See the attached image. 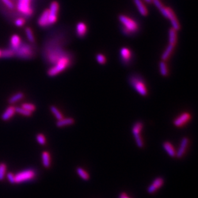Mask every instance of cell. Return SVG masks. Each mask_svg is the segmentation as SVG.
<instances>
[{
    "label": "cell",
    "instance_id": "6da1fadb",
    "mask_svg": "<svg viewBox=\"0 0 198 198\" xmlns=\"http://www.w3.org/2000/svg\"><path fill=\"white\" fill-rule=\"evenodd\" d=\"M66 41L65 34L64 33H58L51 39L46 50V59L50 64L54 65L62 56L69 52L64 49Z\"/></svg>",
    "mask_w": 198,
    "mask_h": 198
},
{
    "label": "cell",
    "instance_id": "7a4b0ae2",
    "mask_svg": "<svg viewBox=\"0 0 198 198\" xmlns=\"http://www.w3.org/2000/svg\"><path fill=\"white\" fill-rule=\"evenodd\" d=\"M73 62H74V55L70 52L65 55L51 67L48 71V75L49 76L53 77L58 75L62 72H63L65 69L72 65Z\"/></svg>",
    "mask_w": 198,
    "mask_h": 198
},
{
    "label": "cell",
    "instance_id": "3957f363",
    "mask_svg": "<svg viewBox=\"0 0 198 198\" xmlns=\"http://www.w3.org/2000/svg\"><path fill=\"white\" fill-rule=\"evenodd\" d=\"M119 19L122 24L121 30L125 35H132L139 31L138 22L127 15L121 14L119 16Z\"/></svg>",
    "mask_w": 198,
    "mask_h": 198
},
{
    "label": "cell",
    "instance_id": "277c9868",
    "mask_svg": "<svg viewBox=\"0 0 198 198\" xmlns=\"http://www.w3.org/2000/svg\"><path fill=\"white\" fill-rule=\"evenodd\" d=\"M128 82L131 87L140 95L146 96L148 94L147 85L144 78L137 73H134L128 78Z\"/></svg>",
    "mask_w": 198,
    "mask_h": 198
},
{
    "label": "cell",
    "instance_id": "5b68a950",
    "mask_svg": "<svg viewBox=\"0 0 198 198\" xmlns=\"http://www.w3.org/2000/svg\"><path fill=\"white\" fill-rule=\"evenodd\" d=\"M14 52L18 57L24 59H30L34 55V50L32 46L26 43H21L20 46Z\"/></svg>",
    "mask_w": 198,
    "mask_h": 198
},
{
    "label": "cell",
    "instance_id": "8992f818",
    "mask_svg": "<svg viewBox=\"0 0 198 198\" xmlns=\"http://www.w3.org/2000/svg\"><path fill=\"white\" fill-rule=\"evenodd\" d=\"M36 176V171L34 169H29L20 171L15 174V183H21L28 181H30Z\"/></svg>",
    "mask_w": 198,
    "mask_h": 198
},
{
    "label": "cell",
    "instance_id": "52a82bcc",
    "mask_svg": "<svg viewBox=\"0 0 198 198\" xmlns=\"http://www.w3.org/2000/svg\"><path fill=\"white\" fill-rule=\"evenodd\" d=\"M17 9L21 14L28 17V18L31 17L33 13L31 0H18L17 1Z\"/></svg>",
    "mask_w": 198,
    "mask_h": 198
},
{
    "label": "cell",
    "instance_id": "ba28073f",
    "mask_svg": "<svg viewBox=\"0 0 198 198\" xmlns=\"http://www.w3.org/2000/svg\"><path fill=\"white\" fill-rule=\"evenodd\" d=\"M143 126L144 124L142 121H137L133 124L132 128V133L135 141H136V144L139 148H143L144 146L143 140L140 135V132L143 130Z\"/></svg>",
    "mask_w": 198,
    "mask_h": 198
},
{
    "label": "cell",
    "instance_id": "9c48e42d",
    "mask_svg": "<svg viewBox=\"0 0 198 198\" xmlns=\"http://www.w3.org/2000/svg\"><path fill=\"white\" fill-rule=\"evenodd\" d=\"M120 58L121 63L126 65H129L133 60L132 51L127 47H123L120 50Z\"/></svg>",
    "mask_w": 198,
    "mask_h": 198
},
{
    "label": "cell",
    "instance_id": "30bf717a",
    "mask_svg": "<svg viewBox=\"0 0 198 198\" xmlns=\"http://www.w3.org/2000/svg\"><path fill=\"white\" fill-rule=\"evenodd\" d=\"M59 10V4L57 2H53L50 5L49 9V26L55 23L57 20V15Z\"/></svg>",
    "mask_w": 198,
    "mask_h": 198
},
{
    "label": "cell",
    "instance_id": "8fae6325",
    "mask_svg": "<svg viewBox=\"0 0 198 198\" xmlns=\"http://www.w3.org/2000/svg\"><path fill=\"white\" fill-rule=\"evenodd\" d=\"M164 183V179L163 177H157L156 178L151 185L147 189V192L149 194H153L157 190L159 189L161 186H163Z\"/></svg>",
    "mask_w": 198,
    "mask_h": 198
},
{
    "label": "cell",
    "instance_id": "7c38bea8",
    "mask_svg": "<svg viewBox=\"0 0 198 198\" xmlns=\"http://www.w3.org/2000/svg\"><path fill=\"white\" fill-rule=\"evenodd\" d=\"M190 117L191 116L189 112H184L174 120V125L176 127H182L184 126L188 121H189Z\"/></svg>",
    "mask_w": 198,
    "mask_h": 198
},
{
    "label": "cell",
    "instance_id": "4fadbf2b",
    "mask_svg": "<svg viewBox=\"0 0 198 198\" xmlns=\"http://www.w3.org/2000/svg\"><path fill=\"white\" fill-rule=\"evenodd\" d=\"M168 8V16H167V18L170 20L172 26H173V28L175 30H179L180 28V25L179 23V21L176 18V15H175V13L174 12L173 10L170 8V7H167Z\"/></svg>",
    "mask_w": 198,
    "mask_h": 198
},
{
    "label": "cell",
    "instance_id": "5bb4252c",
    "mask_svg": "<svg viewBox=\"0 0 198 198\" xmlns=\"http://www.w3.org/2000/svg\"><path fill=\"white\" fill-rule=\"evenodd\" d=\"M15 106L13 105H10L3 112V114L1 116L2 120L3 121H7L12 118L14 114H15Z\"/></svg>",
    "mask_w": 198,
    "mask_h": 198
},
{
    "label": "cell",
    "instance_id": "9a60e30c",
    "mask_svg": "<svg viewBox=\"0 0 198 198\" xmlns=\"http://www.w3.org/2000/svg\"><path fill=\"white\" fill-rule=\"evenodd\" d=\"M189 143V140L187 137H183L182 139V141H181L180 148L176 154V156L178 158H181L183 157V156L185 153V151L186 150V148H187Z\"/></svg>",
    "mask_w": 198,
    "mask_h": 198
},
{
    "label": "cell",
    "instance_id": "2e32d148",
    "mask_svg": "<svg viewBox=\"0 0 198 198\" xmlns=\"http://www.w3.org/2000/svg\"><path fill=\"white\" fill-rule=\"evenodd\" d=\"M49 9L45 10L38 20V25L41 27L46 28L49 26Z\"/></svg>",
    "mask_w": 198,
    "mask_h": 198
},
{
    "label": "cell",
    "instance_id": "e0dca14e",
    "mask_svg": "<svg viewBox=\"0 0 198 198\" xmlns=\"http://www.w3.org/2000/svg\"><path fill=\"white\" fill-rule=\"evenodd\" d=\"M87 32V27L86 23L83 22H79L76 26V33L79 38L86 37Z\"/></svg>",
    "mask_w": 198,
    "mask_h": 198
},
{
    "label": "cell",
    "instance_id": "ac0fdd59",
    "mask_svg": "<svg viewBox=\"0 0 198 198\" xmlns=\"http://www.w3.org/2000/svg\"><path fill=\"white\" fill-rule=\"evenodd\" d=\"M75 123V119L71 117H67V118H62L60 120H57L56 122V126L58 128L64 127L66 126L72 125Z\"/></svg>",
    "mask_w": 198,
    "mask_h": 198
},
{
    "label": "cell",
    "instance_id": "d6986e66",
    "mask_svg": "<svg viewBox=\"0 0 198 198\" xmlns=\"http://www.w3.org/2000/svg\"><path fill=\"white\" fill-rule=\"evenodd\" d=\"M162 146H163V148L164 150L167 152V153L169 156H170L171 157L176 156V152L174 149V146L170 142H169V141H166V142H164L163 143Z\"/></svg>",
    "mask_w": 198,
    "mask_h": 198
},
{
    "label": "cell",
    "instance_id": "ffe728a7",
    "mask_svg": "<svg viewBox=\"0 0 198 198\" xmlns=\"http://www.w3.org/2000/svg\"><path fill=\"white\" fill-rule=\"evenodd\" d=\"M133 2L135 6L137 7L139 12L141 15L143 16H146L148 15V9H147L145 5L143 3L142 1H141V0H133Z\"/></svg>",
    "mask_w": 198,
    "mask_h": 198
},
{
    "label": "cell",
    "instance_id": "44dd1931",
    "mask_svg": "<svg viewBox=\"0 0 198 198\" xmlns=\"http://www.w3.org/2000/svg\"><path fill=\"white\" fill-rule=\"evenodd\" d=\"M21 38L18 35H13L10 38V48L12 49L14 52L18 49L21 44Z\"/></svg>",
    "mask_w": 198,
    "mask_h": 198
},
{
    "label": "cell",
    "instance_id": "7402d4cb",
    "mask_svg": "<svg viewBox=\"0 0 198 198\" xmlns=\"http://www.w3.org/2000/svg\"><path fill=\"white\" fill-rule=\"evenodd\" d=\"M42 162L43 166L48 169L51 166V156L49 153L47 151H44L42 153Z\"/></svg>",
    "mask_w": 198,
    "mask_h": 198
},
{
    "label": "cell",
    "instance_id": "603a6c76",
    "mask_svg": "<svg viewBox=\"0 0 198 198\" xmlns=\"http://www.w3.org/2000/svg\"><path fill=\"white\" fill-rule=\"evenodd\" d=\"M25 97V94L23 92H17L12 96H11L8 99V103L10 105H12L14 103H15L18 102V101L21 100L22 98Z\"/></svg>",
    "mask_w": 198,
    "mask_h": 198
},
{
    "label": "cell",
    "instance_id": "cb8c5ba5",
    "mask_svg": "<svg viewBox=\"0 0 198 198\" xmlns=\"http://www.w3.org/2000/svg\"><path fill=\"white\" fill-rule=\"evenodd\" d=\"M175 46H176V45H174L172 44H169L168 46L167 47L166 50L164 51V52L163 53V54L162 55V60L166 61L167 60H168V59L170 57V56L171 55Z\"/></svg>",
    "mask_w": 198,
    "mask_h": 198
},
{
    "label": "cell",
    "instance_id": "d4e9b609",
    "mask_svg": "<svg viewBox=\"0 0 198 198\" xmlns=\"http://www.w3.org/2000/svg\"><path fill=\"white\" fill-rule=\"evenodd\" d=\"M169 44H172L176 45L177 42V35H176V30H175L174 28H171L169 30Z\"/></svg>",
    "mask_w": 198,
    "mask_h": 198
},
{
    "label": "cell",
    "instance_id": "484cf974",
    "mask_svg": "<svg viewBox=\"0 0 198 198\" xmlns=\"http://www.w3.org/2000/svg\"><path fill=\"white\" fill-rule=\"evenodd\" d=\"M49 109L52 112V114L54 115V116L55 117V118L57 120H60L61 119H62L64 117L63 115H62V113L60 112V110L56 108V107L55 105H51L49 107Z\"/></svg>",
    "mask_w": 198,
    "mask_h": 198
},
{
    "label": "cell",
    "instance_id": "4316f807",
    "mask_svg": "<svg viewBox=\"0 0 198 198\" xmlns=\"http://www.w3.org/2000/svg\"><path fill=\"white\" fill-rule=\"evenodd\" d=\"M76 173L79 175V176H80L82 180H83L85 181H87L90 178L89 174L86 171H85L83 169H82L80 167H77Z\"/></svg>",
    "mask_w": 198,
    "mask_h": 198
},
{
    "label": "cell",
    "instance_id": "83f0119b",
    "mask_svg": "<svg viewBox=\"0 0 198 198\" xmlns=\"http://www.w3.org/2000/svg\"><path fill=\"white\" fill-rule=\"evenodd\" d=\"M15 112L26 117H30L33 114V112L28 111L21 106H15Z\"/></svg>",
    "mask_w": 198,
    "mask_h": 198
},
{
    "label": "cell",
    "instance_id": "f1b7e54d",
    "mask_svg": "<svg viewBox=\"0 0 198 198\" xmlns=\"http://www.w3.org/2000/svg\"><path fill=\"white\" fill-rule=\"evenodd\" d=\"M14 55H15L14 51L11 48L5 49L3 51H2V57L3 58L5 59L11 58V57H13Z\"/></svg>",
    "mask_w": 198,
    "mask_h": 198
},
{
    "label": "cell",
    "instance_id": "f546056e",
    "mask_svg": "<svg viewBox=\"0 0 198 198\" xmlns=\"http://www.w3.org/2000/svg\"><path fill=\"white\" fill-rule=\"evenodd\" d=\"M7 166L6 163L4 162L0 163V182H2L4 179L7 174Z\"/></svg>",
    "mask_w": 198,
    "mask_h": 198
},
{
    "label": "cell",
    "instance_id": "4dcf8cb0",
    "mask_svg": "<svg viewBox=\"0 0 198 198\" xmlns=\"http://www.w3.org/2000/svg\"><path fill=\"white\" fill-rule=\"evenodd\" d=\"M160 72L163 76H167L168 75V69L165 61H161L159 64Z\"/></svg>",
    "mask_w": 198,
    "mask_h": 198
},
{
    "label": "cell",
    "instance_id": "1f68e13d",
    "mask_svg": "<svg viewBox=\"0 0 198 198\" xmlns=\"http://www.w3.org/2000/svg\"><path fill=\"white\" fill-rule=\"evenodd\" d=\"M21 106L22 107V108H24L25 109H26V110H27L28 111H30V112H35L36 110V109H37L35 105L33 104V103H22Z\"/></svg>",
    "mask_w": 198,
    "mask_h": 198
},
{
    "label": "cell",
    "instance_id": "d6a6232c",
    "mask_svg": "<svg viewBox=\"0 0 198 198\" xmlns=\"http://www.w3.org/2000/svg\"><path fill=\"white\" fill-rule=\"evenodd\" d=\"M36 140L37 141V143L42 146L45 145L46 143V137H45V135H43L42 133H38L36 135Z\"/></svg>",
    "mask_w": 198,
    "mask_h": 198
},
{
    "label": "cell",
    "instance_id": "836d02e7",
    "mask_svg": "<svg viewBox=\"0 0 198 198\" xmlns=\"http://www.w3.org/2000/svg\"><path fill=\"white\" fill-rule=\"evenodd\" d=\"M25 32H26V36H27V38L28 40H29L31 42H34L35 39H34V36H33V32H32L31 28L29 27L26 28Z\"/></svg>",
    "mask_w": 198,
    "mask_h": 198
},
{
    "label": "cell",
    "instance_id": "e575fe53",
    "mask_svg": "<svg viewBox=\"0 0 198 198\" xmlns=\"http://www.w3.org/2000/svg\"><path fill=\"white\" fill-rule=\"evenodd\" d=\"M96 60H97V62L100 64H105L106 63V59L104 56V55L99 53L96 55Z\"/></svg>",
    "mask_w": 198,
    "mask_h": 198
},
{
    "label": "cell",
    "instance_id": "d590c367",
    "mask_svg": "<svg viewBox=\"0 0 198 198\" xmlns=\"http://www.w3.org/2000/svg\"><path fill=\"white\" fill-rule=\"evenodd\" d=\"M6 176L8 180V182L11 184H15V174H14L12 172H9L6 174Z\"/></svg>",
    "mask_w": 198,
    "mask_h": 198
},
{
    "label": "cell",
    "instance_id": "8d00e7d4",
    "mask_svg": "<svg viewBox=\"0 0 198 198\" xmlns=\"http://www.w3.org/2000/svg\"><path fill=\"white\" fill-rule=\"evenodd\" d=\"M2 2L5 4L8 8L12 10L14 8V4L12 2V0H2Z\"/></svg>",
    "mask_w": 198,
    "mask_h": 198
},
{
    "label": "cell",
    "instance_id": "74e56055",
    "mask_svg": "<svg viewBox=\"0 0 198 198\" xmlns=\"http://www.w3.org/2000/svg\"><path fill=\"white\" fill-rule=\"evenodd\" d=\"M25 23V19L24 18H18L15 21V25L18 26V27H21Z\"/></svg>",
    "mask_w": 198,
    "mask_h": 198
},
{
    "label": "cell",
    "instance_id": "f35d334b",
    "mask_svg": "<svg viewBox=\"0 0 198 198\" xmlns=\"http://www.w3.org/2000/svg\"><path fill=\"white\" fill-rule=\"evenodd\" d=\"M119 198H130L126 193H125V192H122V193H121V194L119 195Z\"/></svg>",
    "mask_w": 198,
    "mask_h": 198
},
{
    "label": "cell",
    "instance_id": "ab89813d",
    "mask_svg": "<svg viewBox=\"0 0 198 198\" xmlns=\"http://www.w3.org/2000/svg\"><path fill=\"white\" fill-rule=\"evenodd\" d=\"M144 1H145L146 3H148L149 4L152 3V0H144Z\"/></svg>",
    "mask_w": 198,
    "mask_h": 198
},
{
    "label": "cell",
    "instance_id": "60d3db41",
    "mask_svg": "<svg viewBox=\"0 0 198 198\" xmlns=\"http://www.w3.org/2000/svg\"><path fill=\"white\" fill-rule=\"evenodd\" d=\"M2 57V50L0 49V58Z\"/></svg>",
    "mask_w": 198,
    "mask_h": 198
}]
</instances>
